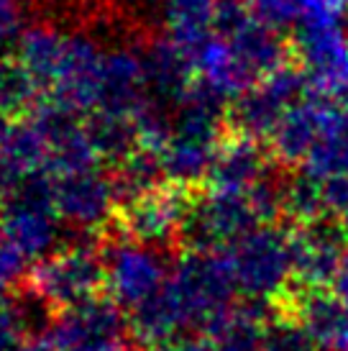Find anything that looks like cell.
I'll use <instances>...</instances> for the list:
<instances>
[{"instance_id": "6da1fadb", "label": "cell", "mask_w": 348, "mask_h": 351, "mask_svg": "<svg viewBox=\"0 0 348 351\" xmlns=\"http://www.w3.org/2000/svg\"><path fill=\"white\" fill-rule=\"evenodd\" d=\"M225 100L195 80V85L174 108L172 131L159 152L166 182L190 190L203 185L210 175L218 147L225 138Z\"/></svg>"}, {"instance_id": "7a4b0ae2", "label": "cell", "mask_w": 348, "mask_h": 351, "mask_svg": "<svg viewBox=\"0 0 348 351\" xmlns=\"http://www.w3.org/2000/svg\"><path fill=\"white\" fill-rule=\"evenodd\" d=\"M236 280L225 252L187 249L172 262L169 280L162 287V300L172 313L182 336L200 333L236 305Z\"/></svg>"}, {"instance_id": "3957f363", "label": "cell", "mask_w": 348, "mask_h": 351, "mask_svg": "<svg viewBox=\"0 0 348 351\" xmlns=\"http://www.w3.org/2000/svg\"><path fill=\"white\" fill-rule=\"evenodd\" d=\"M26 285L31 295L54 313L97 300L100 290H105V249L90 239L57 246L31 264Z\"/></svg>"}, {"instance_id": "277c9868", "label": "cell", "mask_w": 348, "mask_h": 351, "mask_svg": "<svg viewBox=\"0 0 348 351\" xmlns=\"http://www.w3.org/2000/svg\"><path fill=\"white\" fill-rule=\"evenodd\" d=\"M228 262L238 293L251 302L277 305L290 295L295 282L292 231L261 223L228 249Z\"/></svg>"}, {"instance_id": "5b68a950", "label": "cell", "mask_w": 348, "mask_h": 351, "mask_svg": "<svg viewBox=\"0 0 348 351\" xmlns=\"http://www.w3.org/2000/svg\"><path fill=\"white\" fill-rule=\"evenodd\" d=\"M261 223L264 221L253 205L251 193L205 187V193L192 195L182 241L187 249L197 252H228L238 239Z\"/></svg>"}, {"instance_id": "8992f818", "label": "cell", "mask_w": 348, "mask_h": 351, "mask_svg": "<svg viewBox=\"0 0 348 351\" xmlns=\"http://www.w3.org/2000/svg\"><path fill=\"white\" fill-rule=\"evenodd\" d=\"M172 264L159 246L121 239L105 249V293L123 313L151 300L169 280Z\"/></svg>"}, {"instance_id": "52a82bcc", "label": "cell", "mask_w": 348, "mask_h": 351, "mask_svg": "<svg viewBox=\"0 0 348 351\" xmlns=\"http://www.w3.org/2000/svg\"><path fill=\"white\" fill-rule=\"evenodd\" d=\"M190 205H192V190L164 180L162 185L131 197L118 208V231L126 239L166 249L182 241Z\"/></svg>"}, {"instance_id": "ba28073f", "label": "cell", "mask_w": 348, "mask_h": 351, "mask_svg": "<svg viewBox=\"0 0 348 351\" xmlns=\"http://www.w3.org/2000/svg\"><path fill=\"white\" fill-rule=\"evenodd\" d=\"M128 318L113 300H92L77 308L57 313L36 336H31L26 351H97L113 339L128 336Z\"/></svg>"}, {"instance_id": "9c48e42d", "label": "cell", "mask_w": 348, "mask_h": 351, "mask_svg": "<svg viewBox=\"0 0 348 351\" xmlns=\"http://www.w3.org/2000/svg\"><path fill=\"white\" fill-rule=\"evenodd\" d=\"M292 54L312 98L328 103L348 100V31L346 26L292 29Z\"/></svg>"}, {"instance_id": "30bf717a", "label": "cell", "mask_w": 348, "mask_h": 351, "mask_svg": "<svg viewBox=\"0 0 348 351\" xmlns=\"http://www.w3.org/2000/svg\"><path fill=\"white\" fill-rule=\"evenodd\" d=\"M49 187L62 223L75 226L87 234L116 221L121 193L116 177L108 175L103 167H87L49 177Z\"/></svg>"}, {"instance_id": "8fae6325", "label": "cell", "mask_w": 348, "mask_h": 351, "mask_svg": "<svg viewBox=\"0 0 348 351\" xmlns=\"http://www.w3.org/2000/svg\"><path fill=\"white\" fill-rule=\"evenodd\" d=\"M305 90L308 82L302 69L284 64L233 100L228 110V126L233 134H243L259 141L269 138L287 108L297 103Z\"/></svg>"}, {"instance_id": "7c38bea8", "label": "cell", "mask_w": 348, "mask_h": 351, "mask_svg": "<svg viewBox=\"0 0 348 351\" xmlns=\"http://www.w3.org/2000/svg\"><path fill=\"white\" fill-rule=\"evenodd\" d=\"M302 172L323 182L330 210H343L348 205V100L328 103L325 123L308 154Z\"/></svg>"}, {"instance_id": "4fadbf2b", "label": "cell", "mask_w": 348, "mask_h": 351, "mask_svg": "<svg viewBox=\"0 0 348 351\" xmlns=\"http://www.w3.org/2000/svg\"><path fill=\"white\" fill-rule=\"evenodd\" d=\"M346 249L340 226L325 223V218L312 223H297V231H292L295 287L323 290L333 285L348 254Z\"/></svg>"}, {"instance_id": "5bb4252c", "label": "cell", "mask_w": 348, "mask_h": 351, "mask_svg": "<svg viewBox=\"0 0 348 351\" xmlns=\"http://www.w3.org/2000/svg\"><path fill=\"white\" fill-rule=\"evenodd\" d=\"M190 57H192L195 77L205 88L218 93L223 100H236L259 82V75L246 64V59L236 51L231 41L215 29L200 47L190 51Z\"/></svg>"}, {"instance_id": "9a60e30c", "label": "cell", "mask_w": 348, "mask_h": 351, "mask_svg": "<svg viewBox=\"0 0 348 351\" xmlns=\"http://www.w3.org/2000/svg\"><path fill=\"white\" fill-rule=\"evenodd\" d=\"M269 175V154L261 147L259 138L231 134V136L223 138L221 147H218V154L213 159L210 175L205 180V187L249 193L253 185H259L261 180Z\"/></svg>"}, {"instance_id": "2e32d148", "label": "cell", "mask_w": 348, "mask_h": 351, "mask_svg": "<svg viewBox=\"0 0 348 351\" xmlns=\"http://www.w3.org/2000/svg\"><path fill=\"white\" fill-rule=\"evenodd\" d=\"M325 110H328V100L320 98H300L297 103H292L269 136L271 156L284 167L305 165L308 154L320 138Z\"/></svg>"}, {"instance_id": "e0dca14e", "label": "cell", "mask_w": 348, "mask_h": 351, "mask_svg": "<svg viewBox=\"0 0 348 351\" xmlns=\"http://www.w3.org/2000/svg\"><path fill=\"white\" fill-rule=\"evenodd\" d=\"M144 62L149 95L174 110L177 103L184 98V93L192 88L197 80L192 57L179 44H174L169 36H162L144 47Z\"/></svg>"}, {"instance_id": "ac0fdd59", "label": "cell", "mask_w": 348, "mask_h": 351, "mask_svg": "<svg viewBox=\"0 0 348 351\" xmlns=\"http://www.w3.org/2000/svg\"><path fill=\"white\" fill-rule=\"evenodd\" d=\"M264 308H266L264 302L251 300L246 305H233L200 333L210 339L213 351H261L269 321Z\"/></svg>"}, {"instance_id": "d6986e66", "label": "cell", "mask_w": 348, "mask_h": 351, "mask_svg": "<svg viewBox=\"0 0 348 351\" xmlns=\"http://www.w3.org/2000/svg\"><path fill=\"white\" fill-rule=\"evenodd\" d=\"M221 3L223 0H159L164 36L190 54L213 34Z\"/></svg>"}, {"instance_id": "ffe728a7", "label": "cell", "mask_w": 348, "mask_h": 351, "mask_svg": "<svg viewBox=\"0 0 348 351\" xmlns=\"http://www.w3.org/2000/svg\"><path fill=\"white\" fill-rule=\"evenodd\" d=\"M44 90L16 57L0 59V116H29L44 103Z\"/></svg>"}, {"instance_id": "44dd1931", "label": "cell", "mask_w": 348, "mask_h": 351, "mask_svg": "<svg viewBox=\"0 0 348 351\" xmlns=\"http://www.w3.org/2000/svg\"><path fill=\"white\" fill-rule=\"evenodd\" d=\"M325 213H330V208L320 180L302 172L284 182V215H290L295 223L323 221Z\"/></svg>"}, {"instance_id": "7402d4cb", "label": "cell", "mask_w": 348, "mask_h": 351, "mask_svg": "<svg viewBox=\"0 0 348 351\" xmlns=\"http://www.w3.org/2000/svg\"><path fill=\"white\" fill-rule=\"evenodd\" d=\"M315 341L290 311L274 308V315L266 321L261 351H315Z\"/></svg>"}, {"instance_id": "603a6c76", "label": "cell", "mask_w": 348, "mask_h": 351, "mask_svg": "<svg viewBox=\"0 0 348 351\" xmlns=\"http://www.w3.org/2000/svg\"><path fill=\"white\" fill-rule=\"evenodd\" d=\"M348 0H297V19L292 29L346 26Z\"/></svg>"}, {"instance_id": "cb8c5ba5", "label": "cell", "mask_w": 348, "mask_h": 351, "mask_svg": "<svg viewBox=\"0 0 348 351\" xmlns=\"http://www.w3.org/2000/svg\"><path fill=\"white\" fill-rule=\"evenodd\" d=\"M29 313L18 302L0 300V351H26L29 346Z\"/></svg>"}, {"instance_id": "d4e9b609", "label": "cell", "mask_w": 348, "mask_h": 351, "mask_svg": "<svg viewBox=\"0 0 348 351\" xmlns=\"http://www.w3.org/2000/svg\"><path fill=\"white\" fill-rule=\"evenodd\" d=\"M243 5L259 23L282 34L292 29L297 19V0H243Z\"/></svg>"}, {"instance_id": "484cf974", "label": "cell", "mask_w": 348, "mask_h": 351, "mask_svg": "<svg viewBox=\"0 0 348 351\" xmlns=\"http://www.w3.org/2000/svg\"><path fill=\"white\" fill-rule=\"evenodd\" d=\"M23 13L16 0H0V59L16 49L23 34Z\"/></svg>"}, {"instance_id": "4316f807", "label": "cell", "mask_w": 348, "mask_h": 351, "mask_svg": "<svg viewBox=\"0 0 348 351\" xmlns=\"http://www.w3.org/2000/svg\"><path fill=\"white\" fill-rule=\"evenodd\" d=\"M328 351H348V302H346V308H343L338 331H336V336H333V343H330Z\"/></svg>"}, {"instance_id": "83f0119b", "label": "cell", "mask_w": 348, "mask_h": 351, "mask_svg": "<svg viewBox=\"0 0 348 351\" xmlns=\"http://www.w3.org/2000/svg\"><path fill=\"white\" fill-rule=\"evenodd\" d=\"M333 287H336L333 293L338 295L343 302H348V254H346V259H343V264H340L336 280H333Z\"/></svg>"}, {"instance_id": "f1b7e54d", "label": "cell", "mask_w": 348, "mask_h": 351, "mask_svg": "<svg viewBox=\"0 0 348 351\" xmlns=\"http://www.w3.org/2000/svg\"><path fill=\"white\" fill-rule=\"evenodd\" d=\"M340 231H343V239H346V246H348V205L340 210Z\"/></svg>"}, {"instance_id": "f546056e", "label": "cell", "mask_w": 348, "mask_h": 351, "mask_svg": "<svg viewBox=\"0 0 348 351\" xmlns=\"http://www.w3.org/2000/svg\"><path fill=\"white\" fill-rule=\"evenodd\" d=\"M95 3H103V0H95Z\"/></svg>"}]
</instances>
